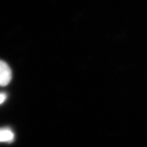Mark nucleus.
<instances>
[{"instance_id":"nucleus-1","label":"nucleus","mask_w":147,"mask_h":147,"mask_svg":"<svg viewBox=\"0 0 147 147\" xmlns=\"http://www.w3.org/2000/svg\"><path fill=\"white\" fill-rule=\"evenodd\" d=\"M12 78V71L8 64L0 60V86H6Z\"/></svg>"},{"instance_id":"nucleus-2","label":"nucleus","mask_w":147,"mask_h":147,"mask_svg":"<svg viewBox=\"0 0 147 147\" xmlns=\"http://www.w3.org/2000/svg\"><path fill=\"white\" fill-rule=\"evenodd\" d=\"M14 138L13 132L10 129H0V142H10Z\"/></svg>"},{"instance_id":"nucleus-3","label":"nucleus","mask_w":147,"mask_h":147,"mask_svg":"<svg viewBox=\"0 0 147 147\" xmlns=\"http://www.w3.org/2000/svg\"><path fill=\"white\" fill-rule=\"evenodd\" d=\"M5 98H6V95L4 93H0V104H1L4 102Z\"/></svg>"}]
</instances>
